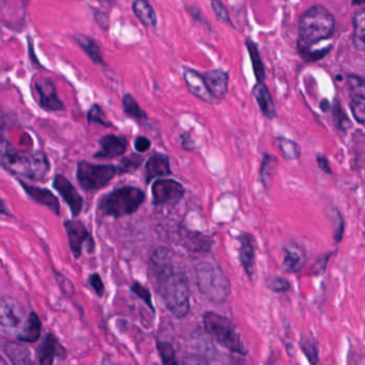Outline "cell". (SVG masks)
Listing matches in <instances>:
<instances>
[{"label": "cell", "instance_id": "obj_1", "mask_svg": "<svg viewBox=\"0 0 365 365\" xmlns=\"http://www.w3.org/2000/svg\"><path fill=\"white\" fill-rule=\"evenodd\" d=\"M0 166L13 175L29 180L42 181L50 171V160L44 152L19 150L0 136Z\"/></svg>", "mask_w": 365, "mask_h": 365}, {"label": "cell", "instance_id": "obj_2", "mask_svg": "<svg viewBox=\"0 0 365 365\" xmlns=\"http://www.w3.org/2000/svg\"><path fill=\"white\" fill-rule=\"evenodd\" d=\"M335 15L327 8L315 5L299 19V53L312 50L313 46L331 38L335 32Z\"/></svg>", "mask_w": 365, "mask_h": 365}, {"label": "cell", "instance_id": "obj_3", "mask_svg": "<svg viewBox=\"0 0 365 365\" xmlns=\"http://www.w3.org/2000/svg\"><path fill=\"white\" fill-rule=\"evenodd\" d=\"M197 288L199 292L214 304H223L230 294V282L220 267L203 261L195 265Z\"/></svg>", "mask_w": 365, "mask_h": 365}, {"label": "cell", "instance_id": "obj_4", "mask_svg": "<svg viewBox=\"0 0 365 365\" xmlns=\"http://www.w3.org/2000/svg\"><path fill=\"white\" fill-rule=\"evenodd\" d=\"M166 308L177 319H183L190 313L191 288L189 279L182 272H174L157 288Z\"/></svg>", "mask_w": 365, "mask_h": 365}, {"label": "cell", "instance_id": "obj_5", "mask_svg": "<svg viewBox=\"0 0 365 365\" xmlns=\"http://www.w3.org/2000/svg\"><path fill=\"white\" fill-rule=\"evenodd\" d=\"M145 200V193L140 187H119L101 198L99 210L103 216L122 218L138 212Z\"/></svg>", "mask_w": 365, "mask_h": 365}, {"label": "cell", "instance_id": "obj_6", "mask_svg": "<svg viewBox=\"0 0 365 365\" xmlns=\"http://www.w3.org/2000/svg\"><path fill=\"white\" fill-rule=\"evenodd\" d=\"M205 329L216 343L234 353L247 356V348L235 324L230 318L214 312H206L203 316Z\"/></svg>", "mask_w": 365, "mask_h": 365}, {"label": "cell", "instance_id": "obj_7", "mask_svg": "<svg viewBox=\"0 0 365 365\" xmlns=\"http://www.w3.org/2000/svg\"><path fill=\"white\" fill-rule=\"evenodd\" d=\"M118 175L114 165H97L91 162L81 161L77 164L76 177L79 185L88 192H95L106 187L115 176Z\"/></svg>", "mask_w": 365, "mask_h": 365}, {"label": "cell", "instance_id": "obj_8", "mask_svg": "<svg viewBox=\"0 0 365 365\" xmlns=\"http://www.w3.org/2000/svg\"><path fill=\"white\" fill-rule=\"evenodd\" d=\"M150 277L156 288L160 286L169 275L175 272L171 252L167 247H160L152 252L149 265Z\"/></svg>", "mask_w": 365, "mask_h": 365}, {"label": "cell", "instance_id": "obj_9", "mask_svg": "<svg viewBox=\"0 0 365 365\" xmlns=\"http://www.w3.org/2000/svg\"><path fill=\"white\" fill-rule=\"evenodd\" d=\"M153 205L162 206L166 204H177L185 194V187L174 179H159L152 183Z\"/></svg>", "mask_w": 365, "mask_h": 365}, {"label": "cell", "instance_id": "obj_10", "mask_svg": "<svg viewBox=\"0 0 365 365\" xmlns=\"http://www.w3.org/2000/svg\"><path fill=\"white\" fill-rule=\"evenodd\" d=\"M32 88L38 95L39 105L48 112H58L64 109V103L57 95L54 82L50 77L39 76L33 79Z\"/></svg>", "mask_w": 365, "mask_h": 365}, {"label": "cell", "instance_id": "obj_11", "mask_svg": "<svg viewBox=\"0 0 365 365\" xmlns=\"http://www.w3.org/2000/svg\"><path fill=\"white\" fill-rule=\"evenodd\" d=\"M26 311L21 302L13 297L0 298V326L5 329L15 330L23 325Z\"/></svg>", "mask_w": 365, "mask_h": 365}, {"label": "cell", "instance_id": "obj_12", "mask_svg": "<svg viewBox=\"0 0 365 365\" xmlns=\"http://www.w3.org/2000/svg\"><path fill=\"white\" fill-rule=\"evenodd\" d=\"M64 228H66V235L69 238L70 247H71V251L73 252L75 259L81 257L82 251H83L85 245H87L89 251H93L95 242H93V237L81 221H66Z\"/></svg>", "mask_w": 365, "mask_h": 365}, {"label": "cell", "instance_id": "obj_13", "mask_svg": "<svg viewBox=\"0 0 365 365\" xmlns=\"http://www.w3.org/2000/svg\"><path fill=\"white\" fill-rule=\"evenodd\" d=\"M53 185H54L55 190L62 195L64 202L69 206L72 216L74 218L79 216L83 210L84 199L77 192L75 187L64 175L55 176Z\"/></svg>", "mask_w": 365, "mask_h": 365}, {"label": "cell", "instance_id": "obj_14", "mask_svg": "<svg viewBox=\"0 0 365 365\" xmlns=\"http://www.w3.org/2000/svg\"><path fill=\"white\" fill-rule=\"evenodd\" d=\"M99 144V151L93 154L97 159H115L124 154L128 149V140L124 136L107 134L100 140Z\"/></svg>", "mask_w": 365, "mask_h": 365}, {"label": "cell", "instance_id": "obj_15", "mask_svg": "<svg viewBox=\"0 0 365 365\" xmlns=\"http://www.w3.org/2000/svg\"><path fill=\"white\" fill-rule=\"evenodd\" d=\"M240 242L239 261L242 268L247 273L251 280H253L256 273V265H255V245H254L253 236L250 234H241L238 236Z\"/></svg>", "mask_w": 365, "mask_h": 365}, {"label": "cell", "instance_id": "obj_16", "mask_svg": "<svg viewBox=\"0 0 365 365\" xmlns=\"http://www.w3.org/2000/svg\"><path fill=\"white\" fill-rule=\"evenodd\" d=\"M205 84L214 99L223 100L228 93V73L223 69H214L203 74Z\"/></svg>", "mask_w": 365, "mask_h": 365}, {"label": "cell", "instance_id": "obj_17", "mask_svg": "<svg viewBox=\"0 0 365 365\" xmlns=\"http://www.w3.org/2000/svg\"><path fill=\"white\" fill-rule=\"evenodd\" d=\"M185 84H187V89L195 97H198L199 100L209 103V104H216L218 100L212 97L210 91H208L206 84H205L203 75L198 72L192 69H185Z\"/></svg>", "mask_w": 365, "mask_h": 365}, {"label": "cell", "instance_id": "obj_18", "mask_svg": "<svg viewBox=\"0 0 365 365\" xmlns=\"http://www.w3.org/2000/svg\"><path fill=\"white\" fill-rule=\"evenodd\" d=\"M19 182L21 187L24 189L25 192L30 196L31 199H33L38 204L42 205V206H46V208L50 209V212H54L56 216H59V200L50 190L28 185V183L23 182L21 180H19Z\"/></svg>", "mask_w": 365, "mask_h": 365}, {"label": "cell", "instance_id": "obj_19", "mask_svg": "<svg viewBox=\"0 0 365 365\" xmlns=\"http://www.w3.org/2000/svg\"><path fill=\"white\" fill-rule=\"evenodd\" d=\"M171 174L173 173H171L169 156L156 152L148 159L145 166L146 182L149 183L150 181L160 177H167Z\"/></svg>", "mask_w": 365, "mask_h": 365}, {"label": "cell", "instance_id": "obj_20", "mask_svg": "<svg viewBox=\"0 0 365 365\" xmlns=\"http://www.w3.org/2000/svg\"><path fill=\"white\" fill-rule=\"evenodd\" d=\"M252 93H253L254 99L256 100L257 104H259L263 116L268 118L269 120L274 119L277 116V109H275L272 95H271L270 91L265 83L255 84Z\"/></svg>", "mask_w": 365, "mask_h": 365}, {"label": "cell", "instance_id": "obj_21", "mask_svg": "<svg viewBox=\"0 0 365 365\" xmlns=\"http://www.w3.org/2000/svg\"><path fill=\"white\" fill-rule=\"evenodd\" d=\"M283 251H284L283 268L286 272L296 273L303 268L306 263V254L299 249L298 245H284Z\"/></svg>", "mask_w": 365, "mask_h": 365}, {"label": "cell", "instance_id": "obj_22", "mask_svg": "<svg viewBox=\"0 0 365 365\" xmlns=\"http://www.w3.org/2000/svg\"><path fill=\"white\" fill-rule=\"evenodd\" d=\"M183 245L193 252H208L212 250V239L209 236L203 235L200 232L185 230L181 235Z\"/></svg>", "mask_w": 365, "mask_h": 365}, {"label": "cell", "instance_id": "obj_23", "mask_svg": "<svg viewBox=\"0 0 365 365\" xmlns=\"http://www.w3.org/2000/svg\"><path fill=\"white\" fill-rule=\"evenodd\" d=\"M42 330V324L40 318L36 313L31 312L26 318L25 325L21 328V332L17 335V339L21 341L26 343H35L38 341Z\"/></svg>", "mask_w": 365, "mask_h": 365}, {"label": "cell", "instance_id": "obj_24", "mask_svg": "<svg viewBox=\"0 0 365 365\" xmlns=\"http://www.w3.org/2000/svg\"><path fill=\"white\" fill-rule=\"evenodd\" d=\"M133 12L136 15L142 24L149 28H156L158 26L157 13L153 7L145 0H136L132 5Z\"/></svg>", "mask_w": 365, "mask_h": 365}, {"label": "cell", "instance_id": "obj_25", "mask_svg": "<svg viewBox=\"0 0 365 365\" xmlns=\"http://www.w3.org/2000/svg\"><path fill=\"white\" fill-rule=\"evenodd\" d=\"M353 46L357 50L363 52L365 50V9H358L353 15Z\"/></svg>", "mask_w": 365, "mask_h": 365}, {"label": "cell", "instance_id": "obj_26", "mask_svg": "<svg viewBox=\"0 0 365 365\" xmlns=\"http://www.w3.org/2000/svg\"><path fill=\"white\" fill-rule=\"evenodd\" d=\"M245 46L249 52L250 59H251L252 66L255 76H256L257 83H263L265 77V66L261 60V54H259V48L256 43L251 39L247 38L245 40Z\"/></svg>", "mask_w": 365, "mask_h": 365}, {"label": "cell", "instance_id": "obj_27", "mask_svg": "<svg viewBox=\"0 0 365 365\" xmlns=\"http://www.w3.org/2000/svg\"><path fill=\"white\" fill-rule=\"evenodd\" d=\"M74 40L85 50L86 54L91 57L93 62H95V64H104L102 53H101V50H100L99 46H97L95 40L89 38V37L84 36V35H75Z\"/></svg>", "mask_w": 365, "mask_h": 365}, {"label": "cell", "instance_id": "obj_28", "mask_svg": "<svg viewBox=\"0 0 365 365\" xmlns=\"http://www.w3.org/2000/svg\"><path fill=\"white\" fill-rule=\"evenodd\" d=\"M5 351L13 365H32L30 353L23 345L9 343L6 346Z\"/></svg>", "mask_w": 365, "mask_h": 365}, {"label": "cell", "instance_id": "obj_29", "mask_svg": "<svg viewBox=\"0 0 365 365\" xmlns=\"http://www.w3.org/2000/svg\"><path fill=\"white\" fill-rule=\"evenodd\" d=\"M57 341L55 339L54 335H46L43 344L41 345L40 351H39V363L40 365H53L55 356L57 353Z\"/></svg>", "mask_w": 365, "mask_h": 365}, {"label": "cell", "instance_id": "obj_30", "mask_svg": "<svg viewBox=\"0 0 365 365\" xmlns=\"http://www.w3.org/2000/svg\"><path fill=\"white\" fill-rule=\"evenodd\" d=\"M300 348L310 365H317L319 361V350L315 337L308 335H302L300 339Z\"/></svg>", "mask_w": 365, "mask_h": 365}, {"label": "cell", "instance_id": "obj_31", "mask_svg": "<svg viewBox=\"0 0 365 365\" xmlns=\"http://www.w3.org/2000/svg\"><path fill=\"white\" fill-rule=\"evenodd\" d=\"M277 166H278V159L270 153L263 154L261 166V181L265 187H269V183L274 175Z\"/></svg>", "mask_w": 365, "mask_h": 365}, {"label": "cell", "instance_id": "obj_32", "mask_svg": "<svg viewBox=\"0 0 365 365\" xmlns=\"http://www.w3.org/2000/svg\"><path fill=\"white\" fill-rule=\"evenodd\" d=\"M278 147L284 159L294 161L301 156V147L298 142L285 138H278Z\"/></svg>", "mask_w": 365, "mask_h": 365}, {"label": "cell", "instance_id": "obj_33", "mask_svg": "<svg viewBox=\"0 0 365 365\" xmlns=\"http://www.w3.org/2000/svg\"><path fill=\"white\" fill-rule=\"evenodd\" d=\"M122 105H124V111L128 116L132 118L138 119V120H147L148 116L144 109H140V104L130 93H127L122 97Z\"/></svg>", "mask_w": 365, "mask_h": 365}, {"label": "cell", "instance_id": "obj_34", "mask_svg": "<svg viewBox=\"0 0 365 365\" xmlns=\"http://www.w3.org/2000/svg\"><path fill=\"white\" fill-rule=\"evenodd\" d=\"M144 162V157L138 153H132L128 157L124 158L121 160L119 166H116L118 175H124V174L134 173L138 171L142 166Z\"/></svg>", "mask_w": 365, "mask_h": 365}, {"label": "cell", "instance_id": "obj_35", "mask_svg": "<svg viewBox=\"0 0 365 365\" xmlns=\"http://www.w3.org/2000/svg\"><path fill=\"white\" fill-rule=\"evenodd\" d=\"M157 349L163 365H179L175 348L169 341H157Z\"/></svg>", "mask_w": 365, "mask_h": 365}, {"label": "cell", "instance_id": "obj_36", "mask_svg": "<svg viewBox=\"0 0 365 365\" xmlns=\"http://www.w3.org/2000/svg\"><path fill=\"white\" fill-rule=\"evenodd\" d=\"M350 109L353 116L359 124H364L365 122V95H355L351 97Z\"/></svg>", "mask_w": 365, "mask_h": 365}, {"label": "cell", "instance_id": "obj_37", "mask_svg": "<svg viewBox=\"0 0 365 365\" xmlns=\"http://www.w3.org/2000/svg\"><path fill=\"white\" fill-rule=\"evenodd\" d=\"M333 114H335V122H337V126L339 131L346 132L347 130H349V128H351L353 124H351L350 119L347 116L339 101H335V107H333Z\"/></svg>", "mask_w": 365, "mask_h": 365}, {"label": "cell", "instance_id": "obj_38", "mask_svg": "<svg viewBox=\"0 0 365 365\" xmlns=\"http://www.w3.org/2000/svg\"><path fill=\"white\" fill-rule=\"evenodd\" d=\"M265 284L271 292H277V294L288 292L290 288V281L282 278V277H279V275H272V277L267 278Z\"/></svg>", "mask_w": 365, "mask_h": 365}, {"label": "cell", "instance_id": "obj_39", "mask_svg": "<svg viewBox=\"0 0 365 365\" xmlns=\"http://www.w3.org/2000/svg\"><path fill=\"white\" fill-rule=\"evenodd\" d=\"M87 120L89 124H101L104 127H112V124L107 121L104 111L100 105L95 104L89 109L87 115Z\"/></svg>", "mask_w": 365, "mask_h": 365}, {"label": "cell", "instance_id": "obj_40", "mask_svg": "<svg viewBox=\"0 0 365 365\" xmlns=\"http://www.w3.org/2000/svg\"><path fill=\"white\" fill-rule=\"evenodd\" d=\"M131 292H134L151 310L152 313L156 312V308H154L153 303H152L151 292H150L147 287L142 286L138 282L133 283L132 286H131Z\"/></svg>", "mask_w": 365, "mask_h": 365}, {"label": "cell", "instance_id": "obj_41", "mask_svg": "<svg viewBox=\"0 0 365 365\" xmlns=\"http://www.w3.org/2000/svg\"><path fill=\"white\" fill-rule=\"evenodd\" d=\"M347 83H348L350 97H355V95H365L364 79L361 76L356 75V74H350L347 77Z\"/></svg>", "mask_w": 365, "mask_h": 365}, {"label": "cell", "instance_id": "obj_42", "mask_svg": "<svg viewBox=\"0 0 365 365\" xmlns=\"http://www.w3.org/2000/svg\"><path fill=\"white\" fill-rule=\"evenodd\" d=\"M212 9H214V15H216V19H218V21H223L225 24H232L227 8L225 7V5H224L222 1L212 0Z\"/></svg>", "mask_w": 365, "mask_h": 365}, {"label": "cell", "instance_id": "obj_43", "mask_svg": "<svg viewBox=\"0 0 365 365\" xmlns=\"http://www.w3.org/2000/svg\"><path fill=\"white\" fill-rule=\"evenodd\" d=\"M332 46H328L326 48H321V50H314V52H311V50H308V52H303L301 53V57L303 58L306 62H318V60L323 59V58H325L326 56H327L328 53H329V50H331Z\"/></svg>", "mask_w": 365, "mask_h": 365}, {"label": "cell", "instance_id": "obj_44", "mask_svg": "<svg viewBox=\"0 0 365 365\" xmlns=\"http://www.w3.org/2000/svg\"><path fill=\"white\" fill-rule=\"evenodd\" d=\"M331 252L323 254L319 259L316 261L313 265V273L315 275H321L325 273L326 268H327L328 263H329L330 257H331Z\"/></svg>", "mask_w": 365, "mask_h": 365}, {"label": "cell", "instance_id": "obj_45", "mask_svg": "<svg viewBox=\"0 0 365 365\" xmlns=\"http://www.w3.org/2000/svg\"><path fill=\"white\" fill-rule=\"evenodd\" d=\"M335 218H337V228L335 230V242L339 243L343 239V235H344V220L341 218V212L335 209Z\"/></svg>", "mask_w": 365, "mask_h": 365}, {"label": "cell", "instance_id": "obj_46", "mask_svg": "<svg viewBox=\"0 0 365 365\" xmlns=\"http://www.w3.org/2000/svg\"><path fill=\"white\" fill-rule=\"evenodd\" d=\"M89 283L93 287V290L97 292V296L102 297L104 294V284H103L101 277L97 273H93L89 277Z\"/></svg>", "mask_w": 365, "mask_h": 365}, {"label": "cell", "instance_id": "obj_47", "mask_svg": "<svg viewBox=\"0 0 365 365\" xmlns=\"http://www.w3.org/2000/svg\"><path fill=\"white\" fill-rule=\"evenodd\" d=\"M183 365H210L205 357L199 355H187L182 360Z\"/></svg>", "mask_w": 365, "mask_h": 365}, {"label": "cell", "instance_id": "obj_48", "mask_svg": "<svg viewBox=\"0 0 365 365\" xmlns=\"http://www.w3.org/2000/svg\"><path fill=\"white\" fill-rule=\"evenodd\" d=\"M134 147L140 153H145L151 147V142L145 136H138L134 142Z\"/></svg>", "mask_w": 365, "mask_h": 365}, {"label": "cell", "instance_id": "obj_49", "mask_svg": "<svg viewBox=\"0 0 365 365\" xmlns=\"http://www.w3.org/2000/svg\"><path fill=\"white\" fill-rule=\"evenodd\" d=\"M317 164L319 166V169L324 171V173L327 174V175H332V169L330 166L329 160L326 158V156L324 154L318 153L317 156Z\"/></svg>", "mask_w": 365, "mask_h": 365}, {"label": "cell", "instance_id": "obj_50", "mask_svg": "<svg viewBox=\"0 0 365 365\" xmlns=\"http://www.w3.org/2000/svg\"><path fill=\"white\" fill-rule=\"evenodd\" d=\"M181 140H182V146L187 151H192L194 149V140L191 138L190 133H185L181 136Z\"/></svg>", "mask_w": 365, "mask_h": 365}, {"label": "cell", "instance_id": "obj_51", "mask_svg": "<svg viewBox=\"0 0 365 365\" xmlns=\"http://www.w3.org/2000/svg\"><path fill=\"white\" fill-rule=\"evenodd\" d=\"M95 19L97 21V24L102 27V28H109V17H107V15H104V13L97 11V12L95 13Z\"/></svg>", "mask_w": 365, "mask_h": 365}, {"label": "cell", "instance_id": "obj_52", "mask_svg": "<svg viewBox=\"0 0 365 365\" xmlns=\"http://www.w3.org/2000/svg\"><path fill=\"white\" fill-rule=\"evenodd\" d=\"M29 44H28V50H29V55H30L31 62H33V64H37L38 66H41L40 62H38V59L37 58L33 57V46H32V42H31V38H28Z\"/></svg>", "mask_w": 365, "mask_h": 365}, {"label": "cell", "instance_id": "obj_53", "mask_svg": "<svg viewBox=\"0 0 365 365\" xmlns=\"http://www.w3.org/2000/svg\"><path fill=\"white\" fill-rule=\"evenodd\" d=\"M0 214L7 216H11V212L8 210L7 206H6L3 199H0Z\"/></svg>", "mask_w": 365, "mask_h": 365}, {"label": "cell", "instance_id": "obj_54", "mask_svg": "<svg viewBox=\"0 0 365 365\" xmlns=\"http://www.w3.org/2000/svg\"><path fill=\"white\" fill-rule=\"evenodd\" d=\"M330 107H331V105H330L329 101L327 99L324 100V103L320 104V109H323L324 112H328Z\"/></svg>", "mask_w": 365, "mask_h": 365}, {"label": "cell", "instance_id": "obj_55", "mask_svg": "<svg viewBox=\"0 0 365 365\" xmlns=\"http://www.w3.org/2000/svg\"><path fill=\"white\" fill-rule=\"evenodd\" d=\"M0 365H8L7 361L1 356H0Z\"/></svg>", "mask_w": 365, "mask_h": 365}, {"label": "cell", "instance_id": "obj_56", "mask_svg": "<svg viewBox=\"0 0 365 365\" xmlns=\"http://www.w3.org/2000/svg\"><path fill=\"white\" fill-rule=\"evenodd\" d=\"M353 6H356V5H363V3H353Z\"/></svg>", "mask_w": 365, "mask_h": 365}]
</instances>
